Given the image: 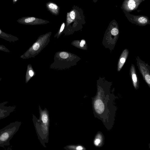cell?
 <instances>
[{
    "mask_svg": "<svg viewBox=\"0 0 150 150\" xmlns=\"http://www.w3.org/2000/svg\"><path fill=\"white\" fill-rule=\"evenodd\" d=\"M21 124V122L16 121L0 129V147L4 148L10 145V140L18 131Z\"/></svg>",
    "mask_w": 150,
    "mask_h": 150,
    "instance_id": "1",
    "label": "cell"
},
{
    "mask_svg": "<svg viewBox=\"0 0 150 150\" xmlns=\"http://www.w3.org/2000/svg\"><path fill=\"white\" fill-rule=\"evenodd\" d=\"M8 103V101H6L0 103V120L9 116L15 110L16 106H6Z\"/></svg>",
    "mask_w": 150,
    "mask_h": 150,
    "instance_id": "2",
    "label": "cell"
},
{
    "mask_svg": "<svg viewBox=\"0 0 150 150\" xmlns=\"http://www.w3.org/2000/svg\"><path fill=\"white\" fill-rule=\"evenodd\" d=\"M143 0H125L122 5L124 9L127 11L136 9Z\"/></svg>",
    "mask_w": 150,
    "mask_h": 150,
    "instance_id": "3",
    "label": "cell"
},
{
    "mask_svg": "<svg viewBox=\"0 0 150 150\" xmlns=\"http://www.w3.org/2000/svg\"><path fill=\"white\" fill-rule=\"evenodd\" d=\"M0 38L9 42H14L19 40L17 37L3 31L0 28Z\"/></svg>",
    "mask_w": 150,
    "mask_h": 150,
    "instance_id": "4",
    "label": "cell"
},
{
    "mask_svg": "<svg viewBox=\"0 0 150 150\" xmlns=\"http://www.w3.org/2000/svg\"><path fill=\"white\" fill-rule=\"evenodd\" d=\"M94 107L96 112L99 114L102 113L104 110V105L102 101L100 99L96 100L94 102Z\"/></svg>",
    "mask_w": 150,
    "mask_h": 150,
    "instance_id": "5",
    "label": "cell"
},
{
    "mask_svg": "<svg viewBox=\"0 0 150 150\" xmlns=\"http://www.w3.org/2000/svg\"><path fill=\"white\" fill-rule=\"evenodd\" d=\"M135 19H136L138 23L142 24H146L148 22L147 18L144 16H138Z\"/></svg>",
    "mask_w": 150,
    "mask_h": 150,
    "instance_id": "6",
    "label": "cell"
},
{
    "mask_svg": "<svg viewBox=\"0 0 150 150\" xmlns=\"http://www.w3.org/2000/svg\"><path fill=\"white\" fill-rule=\"evenodd\" d=\"M47 6L52 11L54 12L55 13L57 12L58 7L56 4L52 3H50L47 5Z\"/></svg>",
    "mask_w": 150,
    "mask_h": 150,
    "instance_id": "7",
    "label": "cell"
},
{
    "mask_svg": "<svg viewBox=\"0 0 150 150\" xmlns=\"http://www.w3.org/2000/svg\"><path fill=\"white\" fill-rule=\"evenodd\" d=\"M132 76L134 85L136 87V86L137 83V78L136 75L134 72H132Z\"/></svg>",
    "mask_w": 150,
    "mask_h": 150,
    "instance_id": "8",
    "label": "cell"
},
{
    "mask_svg": "<svg viewBox=\"0 0 150 150\" xmlns=\"http://www.w3.org/2000/svg\"><path fill=\"white\" fill-rule=\"evenodd\" d=\"M42 120L44 123H46L48 120V117L47 115L45 113H43L42 116Z\"/></svg>",
    "mask_w": 150,
    "mask_h": 150,
    "instance_id": "9",
    "label": "cell"
},
{
    "mask_svg": "<svg viewBox=\"0 0 150 150\" xmlns=\"http://www.w3.org/2000/svg\"><path fill=\"white\" fill-rule=\"evenodd\" d=\"M0 51L5 52H9L10 51L7 47L3 45H0Z\"/></svg>",
    "mask_w": 150,
    "mask_h": 150,
    "instance_id": "10",
    "label": "cell"
},
{
    "mask_svg": "<svg viewBox=\"0 0 150 150\" xmlns=\"http://www.w3.org/2000/svg\"><path fill=\"white\" fill-rule=\"evenodd\" d=\"M61 57L63 59L67 58L69 57L68 54L65 52H61L59 54Z\"/></svg>",
    "mask_w": 150,
    "mask_h": 150,
    "instance_id": "11",
    "label": "cell"
},
{
    "mask_svg": "<svg viewBox=\"0 0 150 150\" xmlns=\"http://www.w3.org/2000/svg\"><path fill=\"white\" fill-rule=\"evenodd\" d=\"M111 33L112 35H116L118 34L119 33V31L117 28H114L111 30Z\"/></svg>",
    "mask_w": 150,
    "mask_h": 150,
    "instance_id": "12",
    "label": "cell"
},
{
    "mask_svg": "<svg viewBox=\"0 0 150 150\" xmlns=\"http://www.w3.org/2000/svg\"><path fill=\"white\" fill-rule=\"evenodd\" d=\"M39 47V44L38 42H36L33 45L32 47L33 50H38Z\"/></svg>",
    "mask_w": 150,
    "mask_h": 150,
    "instance_id": "13",
    "label": "cell"
},
{
    "mask_svg": "<svg viewBox=\"0 0 150 150\" xmlns=\"http://www.w3.org/2000/svg\"><path fill=\"white\" fill-rule=\"evenodd\" d=\"M100 142L101 140L98 137L95 139L94 143L95 145L98 146L100 143Z\"/></svg>",
    "mask_w": 150,
    "mask_h": 150,
    "instance_id": "14",
    "label": "cell"
},
{
    "mask_svg": "<svg viewBox=\"0 0 150 150\" xmlns=\"http://www.w3.org/2000/svg\"><path fill=\"white\" fill-rule=\"evenodd\" d=\"M145 80L146 82L149 84L150 83V76L149 74H146L145 76Z\"/></svg>",
    "mask_w": 150,
    "mask_h": 150,
    "instance_id": "15",
    "label": "cell"
},
{
    "mask_svg": "<svg viewBox=\"0 0 150 150\" xmlns=\"http://www.w3.org/2000/svg\"><path fill=\"white\" fill-rule=\"evenodd\" d=\"M70 16L71 18L73 20L75 18V13L74 11H72L70 13Z\"/></svg>",
    "mask_w": 150,
    "mask_h": 150,
    "instance_id": "16",
    "label": "cell"
},
{
    "mask_svg": "<svg viewBox=\"0 0 150 150\" xmlns=\"http://www.w3.org/2000/svg\"><path fill=\"white\" fill-rule=\"evenodd\" d=\"M28 73L29 76L31 77L33 76L34 75L33 71L32 70H30L28 71Z\"/></svg>",
    "mask_w": 150,
    "mask_h": 150,
    "instance_id": "17",
    "label": "cell"
},
{
    "mask_svg": "<svg viewBox=\"0 0 150 150\" xmlns=\"http://www.w3.org/2000/svg\"><path fill=\"white\" fill-rule=\"evenodd\" d=\"M125 61V59L124 57H122L120 59V62L123 64Z\"/></svg>",
    "mask_w": 150,
    "mask_h": 150,
    "instance_id": "18",
    "label": "cell"
},
{
    "mask_svg": "<svg viewBox=\"0 0 150 150\" xmlns=\"http://www.w3.org/2000/svg\"><path fill=\"white\" fill-rule=\"evenodd\" d=\"M65 27V24L64 23H63L62 24L61 26V27L60 29V32H62L64 29V28Z\"/></svg>",
    "mask_w": 150,
    "mask_h": 150,
    "instance_id": "19",
    "label": "cell"
},
{
    "mask_svg": "<svg viewBox=\"0 0 150 150\" xmlns=\"http://www.w3.org/2000/svg\"><path fill=\"white\" fill-rule=\"evenodd\" d=\"M76 149L78 150H81L83 149V148L81 146H78L76 147Z\"/></svg>",
    "mask_w": 150,
    "mask_h": 150,
    "instance_id": "20",
    "label": "cell"
},
{
    "mask_svg": "<svg viewBox=\"0 0 150 150\" xmlns=\"http://www.w3.org/2000/svg\"><path fill=\"white\" fill-rule=\"evenodd\" d=\"M81 42L84 45H85V43H86L85 41L84 40H81Z\"/></svg>",
    "mask_w": 150,
    "mask_h": 150,
    "instance_id": "21",
    "label": "cell"
},
{
    "mask_svg": "<svg viewBox=\"0 0 150 150\" xmlns=\"http://www.w3.org/2000/svg\"><path fill=\"white\" fill-rule=\"evenodd\" d=\"M18 0H13V4L16 3Z\"/></svg>",
    "mask_w": 150,
    "mask_h": 150,
    "instance_id": "22",
    "label": "cell"
},
{
    "mask_svg": "<svg viewBox=\"0 0 150 150\" xmlns=\"http://www.w3.org/2000/svg\"><path fill=\"white\" fill-rule=\"evenodd\" d=\"M80 45L81 47H83L84 45L81 42H80Z\"/></svg>",
    "mask_w": 150,
    "mask_h": 150,
    "instance_id": "23",
    "label": "cell"
},
{
    "mask_svg": "<svg viewBox=\"0 0 150 150\" xmlns=\"http://www.w3.org/2000/svg\"><path fill=\"white\" fill-rule=\"evenodd\" d=\"M1 79H2V78H0V82L1 81Z\"/></svg>",
    "mask_w": 150,
    "mask_h": 150,
    "instance_id": "24",
    "label": "cell"
},
{
    "mask_svg": "<svg viewBox=\"0 0 150 150\" xmlns=\"http://www.w3.org/2000/svg\"><path fill=\"white\" fill-rule=\"evenodd\" d=\"M94 0L95 1V2L96 1H97V0Z\"/></svg>",
    "mask_w": 150,
    "mask_h": 150,
    "instance_id": "25",
    "label": "cell"
}]
</instances>
